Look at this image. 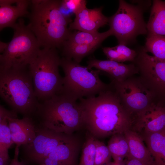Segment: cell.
<instances>
[{
    "mask_svg": "<svg viewBox=\"0 0 165 165\" xmlns=\"http://www.w3.org/2000/svg\"><path fill=\"white\" fill-rule=\"evenodd\" d=\"M60 2L57 0L30 1L27 26L42 48L63 47L71 32L68 26L72 20L64 17L60 12Z\"/></svg>",
    "mask_w": 165,
    "mask_h": 165,
    "instance_id": "cell-2",
    "label": "cell"
},
{
    "mask_svg": "<svg viewBox=\"0 0 165 165\" xmlns=\"http://www.w3.org/2000/svg\"><path fill=\"white\" fill-rule=\"evenodd\" d=\"M143 50L149 52L155 57L165 61V36L148 34Z\"/></svg>",
    "mask_w": 165,
    "mask_h": 165,
    "instance_id": "cell-23",
    "label": "cell"
},
{
    "mask_svg": "<svg viewBox=\"0 0 165 165\" xmlns=\"http://www.w3.org/2000/svg\"><path fill=\"white\" fill-rule=\"evenodd\" d=\"M114 47L123 62L128 61H133L137 56V53L135 50L130 49L125 45L119 44Z\"/></svg>",
    "mask_w": 165,
    "mask_h": 165,
    "instance_id": "cell-28",
    "label": "cell"
},
{
    "mask_svg": "<svg viewBox=\"0 0 165 165\" xmlns=\"http://www.w3.org/2000/svg\"><path fill=\"white\" fill-rule=\"evenodd\" d=\"M61 59L56 49L41 48L28 66L35 95L39 102L61 91L63 77L59 70Z\"/></svg>",
    "mask_w": 165,
    "mask_h": 165,
    "instance_id": "cell-5",
    "label": "cell"
},
{
    "mask_svg": "<svg viewBox=\"0 0 165 165\" xmlns=\"http://www.w3.org/2000/svg\"><path fill=\"white\" fill-rule=\"evenodd\" d=\"M134 126L136 129L135 131L141 132L165 130V99L152 103L136 115Z\"/></svg>",
    "mask_w": 165,
    "mask_h": 165,
    "instance_id": "cell-12",
    "label": "cell"
},
{
    "mask_svg": "<svg viewBox=\"0 0 165 165\" xmlns=\"http://www.w3.org/2000/svg\"><path fill=\"white\" fill-rule=\"evenodd\" d=\"M127 160H124L121 161L110 162L106 165H125Z\"/></svg>",
    "mask_w": 165,
    "mask_h": 165,
    "instance_id": "cell-36",
    "label": "cell"
},
{
    "mask_svg": "<svg viewBox=\"0 0 165 165\" xmlns=\"http://www.w3.org/2000/svg\"><path fill=\"white\" fill-rule=\"evenodd\" d=\"M8 117L17 118V114L11 110L6 109L0 105V123Z\"/></svg>",
    "mask_w": 165,
    "mask_h": 165,
    "instance_id": "cell-31",
    "label": "cell"
},
{
    "mask_svg": "<svg viewBox=\"0 0 165 165\" xmlns=\"http://www.w3.org/2000/svg\"><path fill=\"white\" fill-rule=\"evenodd\" d=\"M165 2L154 0L146 24L148 34L165 36Z\"/></svg>",
    "mask_w": 165,
    "mask_h": 165,
    "instance_id": "cell-19",
    "label": "cell"
},
{
    "mask_svg": "<svg viewBox=\"0 0 165 165\" xmlns=\"http://www.w3.org/2000/svg\"><path fill=\"white\" fill-rule=\"evenodd\" d=\"M99 46L97 45L64 46L62 54L64 57L79 64L83 58L93 52Z\"/></svg>",
    "mask_w": 165,
    "mask_h": 165,
    "instance_id": "cell-22",
    "label": "cell"
},
{
    "mask_svg": "<svg viewBox=\"0 0 165 165\" xmlns=\"http://www.w3.org/2000/svg\"><path fill=\"white\" fill-rule=\"evenodd\" d=\"M28 67L0 69V97L17 114L33 118L40 102Z\"/></svg>",
    "mask_w": 165,
    "mask_h": 165,
    "instance_id": "cell-4",
    "label": "cell"
},
{
    "mask_svg": "<svg viewBox=\"0 0 165 165\" xmlns=\"http://www.w3.org/2000/svg\"><path fill=\"white\" fill-rule=\"evenodd\" d=\"M33 118L42 126L68 134L83 127L79 102L61 93L40 102Z\"/></svg>",
    "mask_w": 165,
    "mask_h": 165,
    "instance_id": "cell-3",
    "label": "cell"
},
{
    "mask_svg": "<svg viewBox=\"0 0 165 165\" xmlns=\"http://www.w3.org/2000/svg\"><path fill=\"white\" fill-rule=\"evenodd\" d=\"M96 152L94 165H106L110 162L112 157L107 147L104 143L95 139Z\"/></svg>",
    "mask_w": 165,
    "mask_h": 165,
    "instance_id": "cell-26",
    "label": "cell"
},
{
    "mask_svg": "<svg viewBox=\"0 0 165 165\" xmlns=\"http://www.w3.org/2000/svg\"><path fill=\"white\" fill-rule=\"evenodd\" d=\"M10 162L8 150H0V165H9Z\"/></svg>",
    "mask_w": 165,
    "mask_h": 165,
    "instance_id": "cell-33",
    "label": "cell"
},
{
    "mask_svg": "<svg viewBox=\"0 0 165 165\" xmlns=\"http://www.w3.org/2000/svg\"><path fill=\"white\" fill-rule=\"evenodd\" d=\"M30 1L18 0L14 5L0 6V31L4 28H13L16 20L29 13Z\"/></svg>",
    "mask_w": 165,
    "mask_h": 165,
    "instance_id": "cell-17",
    "label": "cell"
},
{
    "mask_svg": "<svg viewBox=\"0 0 165 165\" xmlns=\"http://www.w3.org/2000/svg\"><path fill=\"white\" fill-rule=\"evenodd\" d=\"M81 145L77 137L58 145L46 157L53 160L60 165H76Z\"/></svg>",
    "mask_w": 165,
    "mask_h": 165,
    "instance_id": "cell-15",
    "label": "cell"
},
{
    "mask_svg": "<svg viewBox=\"0 0 165 165\" xmlns=\"http://www.w3.org/2000/svg\"><path fill=\"white\" fill-rule=\"evenodd\" d=\"M107 74L111 79V82H120L135 74H139V72L138 68L134 63L126 64L122 63Z\"/></svg>",
    "mask_w": 165,
    "mask_h": 165,
    "instance_id": "cell-25",
    "label": "cell"
},
{
    "mask_svg": "<svg viewBox=\"0 0 165 165\" xmlns=\"http://www.w3.org/2000/svg\"><path fill=\"white\" fill-rule=\"evenodd\" d=\"M7 121L13 144L20 146L31 142L35 138L38 124L33 118L8 117Z\"/></svg>",
    "mask_w": 165,
    "mask_h": 165,
    "instance_id": "cell-14",
    "label": "cell"
},
{
    "mask_svg": "<svg viewBox=\"0 0 165 165\" xmlns=\"http://www.w3.org/2000/svg\"><path fill=\"white\" fill-rule=\"evenodd\" d=\"M13 28V38L7 43L1 55V69L28 67L41 48L35 36L25 25L22 17L18 19Z\"/></svg>",
    "mask_w": 165,
    "mask_h": 165,
    "instance_id": "cell-7",
    "label": "cell"
},
{
    "mask_svg": "<svg viewBox=\"0 0 165 165\" xmlns=\"http://www.w3.org/2000/svg\"><path fill=\"white\" fill-rule=\"evenodd\" d=\"M20 146L16 145L13 158L10 161L9 165H25V163L23 161H19L18 157L20 153Z\"/></svg>",
    "mask_w": 165,
    "mask_h": 165,
    "instance_id": "cell-32",
    "label": "cell"
},
{
    "mask_svg": "<svg viewBox=\"0 0 165 165\" xmlns=\"http://www.w3.org/2000/svg\"><path fill=\"white\" fill-rule=\"evenodd\" d=\"M153 157L155 165H165V130L142 132L140 134Z\"/></svg>",
    "mask_w": 165,
    "mask_h": 165,
    "instance_id": "cell-18",
    "label": "cell"
},
{
    "mask_svg": "<svg viewBox=\"0 0 165 165\" xmlns=\"http://www.w3.org/2000/svg\"><path fill=\"white\" fill-rule=\"evenodd\" d=\"M13 144L7 118L0 123V150H8Z\"/></svg>",
    "mask_w": 165,
    "mask_h": 165,
    "instance_id": "cell-27",
    "label": "cell"
},
{
    "mask_svg": "<svg viewBox=\"0 0 165 165\" xmlns=\"http://www.w3.org/2000/svg\"><path fill=\"white\" fill-rule=\"evenodd\" d=\"M78 165H94L96 152V138L87 131Z\"/></svg>",
    "mask_w": 165,
    "mask_h": 165,
    "instance_id": "cell-24",
    "label": "cell"
},
{
    "mask_svg": "<svg viewBox=\"0 0 165 165\" xmlns=\"http://www.w3.org/2000/svg\"><path fill=\"white\" fill-rule=\"evenodd\" d=\"M116 12L108 18L112 35L115 36L119 44L126 45L140 35L148 33L143 17V10L139 6L129 4L120 0Z\"/></svg>",
    "mask_w": 165,
    "mask_h": 165,
    "instance_id": "cell-8",
    "label": "cell"
},
{
    "mask_svg": "<svg viewBox=\"0 0 165 165\" xmlns=\"http://www.w3.org/2000/svg\"><path fill=\"white\" fill-rule=\"evenodd\" d=\"M123 134L129 146L127 158L138 160L147 165H155L153 157L139 133L130 129L126 131Z\"/></svg>",
    "mask_w": 165,
    "mask_h": 165,
    "instance_id": "cell-16",
    "label": "cell"
},
{
    "mask_svg": "<svg viewBox=\"0 0 165 165\" xmlns=\"http://www.w3.org/2000/svg\"><path fill=\"white\" fill-rule=\"evenodd\" d=\"M102 50L108 60L119 63L123 62L114 47H103Z\"/></svg>",
    "mask_w": 165,
    "mask_h": 165,
    "instance_id": "cell-30",
    "label": "cell"
},
{
    "mask_svg": "<svg viewBox=\"0 0 165 165\" xmlns=\"http://www.w3.org/2000/svg\"><path fill=\"white\" fill-rule=\"evenodd\" d=\"M107 147L114 161L123 160L129 154L128 143L123 134L112 135L108 142Z\"/></svg>",
    "mask_w": 165,
    "mask_h": 165,
    "instance_id": "cell-21",
    "label": "cell"
},
{
    "mask_svg": "<svg viewBox=\"0 0 165 165\" xmlns=\"http://www.w3.org/2000/svg\"><path fill=\"white\" fill-rule=\"evenodd\" d=\"M140 76L161 97L165 95V61L148 55L142 48L133 61Z\"/></svg>",
    "mask_w": 165,
    "mask_h": 165,
    "instance_id": "cell-11",
    "label": "cell"
},
{
    "mask_svg": "<svg viewBox=\"0 0 165 165\" xmlns=\"http://www.w3.org/2000/svg\"><path fill=\"white\" fill-rule=\"evenodd\" d=\"M38 124L35 137L30 143L21 145L23 160L42 164L44 160L59 145L67 142L75 136L57 132Z\"/></svg>",
    "mask_w": 165,
    "mask_h": 165,
    "instance_id": "cell-10",
    "label": "cell"
},
{
    "mask_svg": "<svg viewBox=\"0 0 165 165\" xmlns=\"http://www.w3.org/2000/svg\"><path fill=\"white\" fill-rule=\"evenodd\" d=\"M110 84L97 96L79 100L83 127L96 138L123 134L134 122L135 116L124 107Z\"/></svg>",
    "mask_w": 165,
    "mask_h": 165,
    "instance_id": "cell-1",
    "label": "cell"
},
{
    "mask_svg": "<svg viewBox=\"0 0 165 165\" xmlns=\"http://www.w3.org/2000/svg\"><path fill=\"white\" fill-rule=\"evenodd\" d=\"M111 35H112V34L109 29L102 33L98 31L87 32L75 31L71 32L63 46L74 45L100 46L104 40Z\"/></svg>",
    "mask_w": 165,
    "mask_h": 165,
    "instance_id": "cell-20",
    "label": "cell"
},
{
    "mask_svg": "<svg viewBox=\"0 0 165 165\" xmlns=\"http://www.w3.org/2000/svg\"><path fill=\"white\" fill-rule=\"evenodd\" d=\"M125 165H147L141 161L133 158H127Z\"/></svg>",
    "mask_w": 165,
    "mask_h": 165,
    "instance_id": "cell-34",
    "label": "cell"
},
{
    "mask_svg": "<svg viewBox=\"0 0 165 165\" xmlns=\"http://www.w3.org/2000/svg\"><path fill=\"white\" fill-rule=\"evenodd\" d=\"M18 1V0H0V6L12 5L15 4Z\"/></svg>",
    "mask_w": 165,
    "mask_h": 165,
    "instance_id": "cell-35",
    "label": "cell"
},
{
    "mask_svg": "<svg viewBox=\"0 0 165 165\" xmlns=\"http://www.w3.org/2000/svg\"><path fill=\"white\" fill-rule=\"evenodd\" d=\"M7 45V43L4 42L0 40V59L2 54Z\"/></svg>",
    "mask_w": 165,
    "mask_h": 165,
    "instance_id": "cell-37",
    "label": "cell"
},
{
    "mask_svg": "<svg viewBox=\"0 0 165 165\" xmlns=\"http://www.w3.org/2000/svg\"><path fill=\"white\" fill-rule=\"evenodd\" d=\"M102 8H84L75 14L73 22L69 24L70 30L94 32L108 23V18L102 13Z\"/></svg>",
    "mask_w": 165,
    "mask_h": 165,
    "instance_id": "cell-13",
    "label": "cell"
},
{
    "mask_svg": "<svg viewBox=\"0 0 165 165\" xmlns=\"http://www.w3.org/2000/svg\"><path fill=\"white\" fill-rule=\"evenodd\" d=\"M60 66L64 76L59 93L74 100L95 96L110 86V84L105 83L100 79V70L89 68L64 57L61 59Z\"/></svg>",
    "mask_w": 165,
    "mask_h": 165,
    "instance_id": "cell-6",
    "label": "cell"
},
{
    "mask_svg": "<svg viewBox=\"0 0 165 165\" xmlns=\"http://www.w3.org/2000/svg\"><path fill=\"white\" fill-rule=\"evenodd\" d=\"M61 2L64 6L75 14L86 7L87 2L85 0H63Z\"/></svg>",
    "mask_w": 165,
    "mask_h": 165,
    "instance_id": "cell-29",
    "label": "cell"
},
{
    "mask_svg": "<svg viewBox=\"0 0 165 165\" xmlns=\"http://www.w3.org/2000/svg\"><path fill=\"white\" fill-rule=\"evenodd\" d=\"M125 108L134 116L161 97L140 76L134 75L120 82H111Z\"/></svg>",
    "mask_w": 165,
    "mask_h": 165,
    "instance_id": "cell-9",
    "label": "cell"
},
{
    "mask_svg": "<svg viewBox=\"0 0 165 165\" xmlns=\"http://www.w3.org/2000/svg\"><path fill=\"white\" fill-rule=\"evenodd\" d=\"M39 165H44V164H40Z\"/></svg>",
    "mask_w": 165,
    "mask_h": 165,
    "instance_id": "cell-38",
    "label": "cell"
}]
</instances>
